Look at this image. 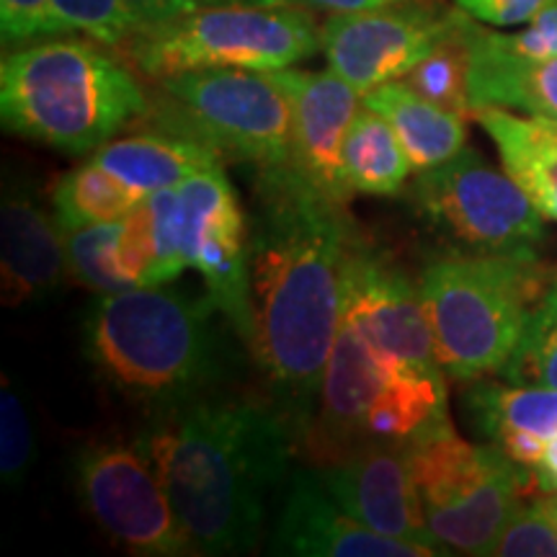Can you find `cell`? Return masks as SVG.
<instances>
[{
	"mask_svg": "<svg viewBox=\"0 0 557 557\" xmlns=\"http://www.w3.org/2000/svg\"><path fill=\"white\" fill-rule=\"evenodd\" d=\"M176 189L184 214L186 261L205 278L207 295L218 310L248 341L250 227L238 194L222 165L194 173Z\"/></svg>",
	"mask_w": 557,
	"mask_h": 557,
	"instance_id": "cell-13",
	"label": "cell"
},
{
	"mask_svg": "<svg viewBox=\"0 0 557 557\" xmlns=\"http://www.w3.org/2000/svg\"><path fill=\"white\" fill-rule=\"evenodd\" d=\"M292 5H302V9L329 11V13H357V11H372L380 5H389L395 0H287Z\"/></svg>",
	"mask_w": 557,
	"mask_h": 557,
	"instance_id": "cell-37",
	"label": "cell"
},
{
	"mask_svg": "<svg viewBox=\"0 0 557 557\" xmlns=\"http://www.w3.org/2000/svg\"><path fill=\"white\" fill-rule=\"evenodd\" d=\"M496 37L506 50L524 54V58H557V3L549 5L534 16L529 24H524V29L517 34H500L496 32Z\"/></svg>",
	"mask_w": 557,
	"mask_h": 557,
	"instance_id": "cell-35",
	"label": "cell"
},
{
	"mask_svg": "<svg viewBox=\"0 0 557 557\" xmlns=\"http://www.w3.org/2000/svg\"><path fill=\"white\" fill-rule=\"evenodd\" d=\"M549 498H553V511H555V519H557V493H549Z\"/></svg>",
	"mask_w": 557,
	"mask_h": 557,
	"instance_id": "cell-39",
	"label": "cell"
},
{
	"mask_svg": "<svg viewBox=\"0 0 557 557\" xmlns=\"http://www.w3.org/2000/svg\"><path fill=\"white\" fill-rule=\"evenodd\" d=\"M318 457L325 462L372 442L406 444L447 413L444 372L382 351L341 323L320 380Z\"/></svg>",
	"mask_w": 557,
	"mask_h": 557,
	"instance_id": "cell-6",
	"label": "cell"
},
{
	"mask_svg": "<svg viewBox=\"0 0 557 557\" xmlns=\"http://www.w3.org/2000/svg\"><path fill=\"white\" fill-rule=\"evenodd\" d=\"M34 426L26 403L16 385L3 377L0 385V472L3 483L13 487L24 485L26 472L34 462Z\"/></svg>",
	"mask_w": 557,
	"mask_h": 557,
	"instance_id": "cell-31",
	"label": "cell"
},
{
	"mask_svg": "<svg viewBox=\"0 0 557 557\" xmlns=\"http://www.w3.org/2000/svg\"><path fill=\"white\" fill-rule=\"evenodd\" d=\"M344 320L361 336L410 364L444 372L418 284L359 243L346 284Z\"/></svg>",
	"mask_w": 557,
	"mask_h": 557,
	"instance_id": "cell-16",
	"label": "cell"
},
{
	"mask_svg": "<svg viewBox=\"0 0 557 557\" xmlns=\"http://www.w3.org/2000/svg\"><path fill=\"white\" fill-rule=\"evenodd\" d=\"M122 50L156 81L209 67L284 70L320 50V29L302 5H199L135 32Z\"/></svg>",
	"mask_w": 557,
	"mask_h": 557,
	"instance_id": "cell-8",
	"label": "cell"
},
{
	"mask_svg": "<svg viewBox=\"0 0 557 557\" xmlns=\"http://www.w3.org/2000/svg\"><path fill=\"white\" fill-rule=\"evenodd\" d=\"M359 243L346 207L320 197L287 165L259 169L246 344L295 423L308 421L320 393Z\"/></svg>",
	"mask_w": 557,
	"mask_h": 557,
	"instance_id": "cell-1",
	"label": "cell"
},
{
	"mask_svg": "<svg viewBox=\"0 0 557 557\" xmlns=\"http://www.w3.org/2000/svg\"><path fill=\"white\" fill-rule=\"evenodd\" d=\"M75 487L88 517L116 547L143 557L194 555L156 462L137 436L86 444L75 457Z\"/></svg>",
	"mask_w": 557,
	"mask_h": 557,
	"instance_id": "cell-11",
	"label": "cell"
},
{
	"mask_svg": "<svg viewBox=\"0 0 557 557\" xmlns=\"http://www.w3.org/2000/svg\"><path fill=\"white\" fill-rule=\"evenodd\" d=\"M120 222H96V225L65 227L67 271L75 284L86 287L96 295H111V292L132 289L129 278L122 274L116 246H120Z\"/></svg>",
	"mask_w": 557,
	"mask_h": 557,
	"instance_id": "cell-29",
	"label": "cell"
},
{
	"mask_svg": "<svg viewBox=\"0 0 557 557\" xmlns=\"http://www.w3.org/2000/svg\"><path fill=\"white\" fill-rule=\"evenodd\" d=\"M472 120L491 135L504 171L549 222H557V120L483 107Z\"/></svg>",
	"mask_w": 557,
	"mask_h": 557,
	"instance_id": "cell-22",
	"label": "cell"
},
{
	"mask_svg": "<svg viewBox=\"0 0 557 557\" xmlns=\"http://www.w3.org/2000/svg\"><path fill=\"white\" fill-rule=\"evenodd\" d=\"M534 253L449 250L421 271L436 359L459 382L500 374L545 289Z\"/></svg>",
	"mask_w": 557,
	"mask_h": 557,
	"instance_id": "cell-5",
	"label": "cell"
},
{
	"mask_svg": "<svg viewBox=\"0 0 557 557\" xmlns=\"http://www.w3.org/2000/svg\"><path fill=\"white\" fill-rule=\"evenodd\" d=\"M271 555L295 557H436L438 547L374 532L344 511L315 470L289 478L269 542Z\"/></svg>",
	"mask_w": 557,
	"mask_h": 557,
	"instance_id": "cell-17",
	"label": "cell"
},
{
	"mask_svg": "<svg viewBox=\"0 0 557 557\" xmlns=\"http://www.w3.org/2000/svg\"><path fill=\"white\" fill-rule=\"evenodd\" d=\"M292 423L250 400L194 398L152 410L137 434L194 555H243L263 537L287 478Z\"/></svg>",
	"mask_w": 557,
	"mask_h": 557,
	"instance_id": "cell-2",
	"label": "cell"
},
{
	"mask_svg": "<svg viewBox=\"0 0 557 557\" xmlns=\"http://www.w3.org/2000/svg\"><path fill=\"white\" fill-rule=\"evenodd\" d=\"M282 3H287V0H199V5H282Z\"/></svg>",
	"mask_w": 557,
	"mask_h": 557,
	"instance_id": "cell-38",
	"label": "cell"
},
{
	"mask_svg": "<svg viewBox=\"0 0 557 557\" xmlns=\"http://www.w3.org/2000/svg\"><path fill=\"white\" fill-rule=\"evenodd\" d=\"M472 429L517 465L534 470L557 431V389L470 380L462 395Z\"/></svg>",
	"mask_w": 557,
	"mask_h": 557,
	"instance_id": "cell-19",
	"label": "cell"
},
{
	"mask_svg": "<svg viewBox=\"0 0 557 557\" xmlns=\"http://www.w3.org/2000/svg\"><path fill=\"white\" fill-rule=\"evenodd\" d=\"M344 171L351 191L367 197H395L413 173L393 127L364 101L346 135Z\"/></svg>",
	"mask_w": 557,
	"mask_h": 557,
	"instance_id": "cell-25",
	"label": "cell"
},
{
	"mask_svg": "<svg viewBox=\"0 0 557 557\" xmlns=\"http://www.w3.org/2000/svg\"><path fill=\"white\" fill-rule=\"evenodd\" d=\"M148 111L129 67L94 41H39L0 65L3 127L47 148L94 152Z\"/></svg>",
	"mask_w": 557,
	"mask_h": 557,
	"instance_id": "cell-4",
	"label": "cell"
},
{
	"mask_svg": "<svg viewBox=\"0 0 557 557\" xmlns=\"http://www.w3.org/2000/svg\"><path fill=\"white\" fill-rule=\"evenodd\" d=\"M148 194H143L127 181L103 169L94 158L73 169L60 181L52 194L54 220L58 225L81 227L96 222H116Z\"/></svg>",
	"mask_w": 557,
	"mask_h": 557,
	"instance_id": "cell-26",
	"label": "cell"
},
{
	"mask_svg": "<svg viewBox=\"0 0 557 557\" xmlns=\"http://www.w3.org/2000/svg\"><path fill=\"white\" fill-rule=\"evenodd\" d=\"M423 519L444 553L487 555L493 542L537 491L534 472L493 444H470L442 413L406 444Z\"/></svg>",
	"mask_w": 557,
	"mask_h": 557,
	"instance_id": "cell-7",
	"label": "cell"
},
{
	"mask_svg": "<svg viewBox=\"0 0 557 557\" xmlns=\"http://www.w3.org/2000/svg\"><path fill=\"white\" fill-rule=\"evenodd\" d=\"M90 158L143 194L173 189L194 173L222 165L209 145L163 127L109 139Z\"/></svg>",
	"mask_w": 557,
	"mask_h": 557,
	"instance_id": "cell-23",
	"label": "cell"
},
{
	"mask_svg": "<svg viewBox=\"0 0 557 557\" xmlns=\"http://www.w3.org/2000/svg\"><path fill=\"white\" fill-rule=\"evenodd\" d=\"M493 557H557V519L553 498H527L493 542Z\"/></svg>",
	"mask_w": 557,
	"mask_h": 557,
	"instance_id": "cell-30",
	"label": "cell"
},
{
	"mask_svg": "<svg viewBox=\"0 0 557 557\" xmlns=\"http://www.w3.org/2000/svg\"><path fill=\"white\" fill-rule=\"evenodd\" d=\"M465 11L438 0H395L372 11L331 13L320 26L329 67L361 96L400 81L459 24Z\"/></svg>",
	"mask_w": 557,
	"mask_h": 557,
	"instance_id": "cell-12",
	"label": "cell"
},
{
	"mask_svg": "<svg viewBox=\"0 0 557 557\" xmlns=\"http://www.w3.org/2000/svg\"><path fill=\"white\" fill-rule=\"evenodd\" d=\"M555 3L557 0H455L457 9L475 18L478 24L498 26V29L524 26Z\"/></svg>",
	"mask_w": 557,
	"mask_h": 557,
	"instance_id": "cell-34",
	"label": "cell"
},
{
	"mask_svg": "<svg viewBox=\"0 0 557 557\" xmlns=\"http://www.w3.org/2000/svg\"><path fill=\"white\" fill-rule=\"evenodd\" d=\"M0 32L5 45L65 34L54 13V0H0Z\"/></svg>",
	"mask_w": 557,
	"mask_h": 557,
	"instance_id": "cell-33",
	"label": "cell"
},
{
	"mask_svg": "<svg viewBox=\"0 0 557 557\" xmlns=\"http://www.w3.org/2000/svg\"><path fill=\"white\" fill-rule=\"evenodd\" d=\"M369 109L387 120L410 160L413 173L436 169L465 150L468 124L465 116L436 107L403 81H389L361 96Z\"/></svg>",
	"mask_w": 557,
	"mask_h": 557,
	"instance_id": "cell-24",
	"label": "cell"
},
{
	"mask_svg": "<svg viewBox=\"0 0 557 557\" xmlns=\"http://www.w3.org/2000/svg\"><path fill=\"white\" fill-rule=\"evenodd\" d=\"M62 32H81L107 47H122L137 32L124 0H54Z\"/></svg>",
	"mask_w": 557,
	"mask_h": 557,
	"instance_id": "cell-32",
	"label": "cell"
},
{
	"mask_svg": "<svg viewBox=\"0 0 557 557\" xmlns=\"http://www.w3.org/2000/svg\"><path fill=\"white\" fill-rule=\"evenodd\" d=\"M470 26L472 18L465 13L455 29L400 78L418 96L457 116H472Z\"/></svg>",
	"mask_w": 557,
	"mask_h": 557,
	"instance_id": "cell-27",
	"label": "cell"
},
{
	"mask_svg": "<svg viewBox=\"0 0 557 557\" xmlns=\"http://www.w3.org/2000/svg\"><path fill=\"white\" fill-rule=\"evenodd\" d=\"M292 99V156L287 169L333 205L348 207L351 186L344 145L361 109V94L333 70H276Z\"/></svg>",
	"mask_w": 557,
	"mask_h": 557,
	"instance_id": "cell-14",
	"label": "cell"
},
{
	"mask_svg": "<svg viewBox=\"0 0 557 557\" xmlns=\"http://www.w3.org/2000/svg\"><path fill=\"white\" fill-rule=\"evenodd\" d=\"M500 377L517 385L557 389V276L534 299L517 351Z\"/></svg>",
	"mask_w": 557,
	"mask_h": 557,
	"instance_id": "cell-28",
	"label": "cell"
},
{
	"mask_svg": "<svg viewBox=\"0 0 557 557\" xmlns=\"http://www.w3.org/2000/svg\"><path fill=\"white\" fill-rule=\"evenodd\" d=\"M212 297L160 287L101 295L83 318V351L101 382L150 410L201 398L222 374Z\"/></svg>",
	"mask_w": 557,
	"mask_h": 557,
	"instance_id": "cell-3",
	"label": "cell"
},
{
	"mask_svg": "<svg viewBox=\"0 0 557 557\" xmlns=\"http://www.w3.org/2000/svg\"><path fill=\"white\" fill-rule=\"evenodd\" d=\"M70 276L62 227L32 191L5 189L0 205V278L11 308L50 299Z\"/></svg>",
	"mask_w": 557,
	"mask_h": 557,
	"instance_id": "cell-18",
	"label": "cell"
},
{
	"mask_svg": "<svg viewBox=\"0 0 557 557\" xmlns=\"http://www.w3.org/2000/svg\"><path fill=\"white\" fill-rule=\"evenodd\" d=\"M472 111L498 107L557 120V58H524L506 50L496 32L472 18L470 26Z\"/></svg>",
	"mask_w": 557,
	"mask_h": 557,
	"instance_id": "cell-20",
	"label": "cell"
},
{
	"mask_svg": "<svg viewBox=\"0 0 557 557\" xmlns=\"http://www.w3.org/2000/svg\"><path fill=\"white\" fill-rule=\"evenodd\" d=\"M132 21L139 29H152V26L169 24V21L184 16L199 9V0H124Z\"/></svg>",
	"mask_w": 557,
	"mask_h": 557,
	"instance_id": "cell-36",
	"label": "cell"
},
{
	"mask_svg": "<svg viewBox=\"0 0 557 557\" xmlns=\"http://www.w3.org/2000/svg\"><path fill=\"white\" fill-rule=\"evenodd\" d=\"M406 444H364L333 462H325L315 472L333 500L364 527L387 537L436 547L410 475Z\"/></svg>",
	"mask_w": 557,
	"mask_h": 557,
	"instance_id": "cell-15",
	"label": "cell"
},
{
	"mask_svg": "<svg viewBox=\"0 0 557 557\" xmlns=\"http://www.w3.org/2000/svg\"><path fill=\"white\" fill-rule=\"evenodd\" d=\"M122 274L132 287L171 284L189 269L184 250V214L178 189H160L143 197L120 222L116 246Z\"/></svg>",
	"mask_w": 557,
	"mask_h": 557,
	"instance_id": "cell-21",
	"label": "cell"
},
{
	"mask_svg": "<svg viewBox=\"0 0 557 557\" xmlns=\"http://www.w3.org/2000/svg\"><path fill=\"white\" fill-rule=\"evenodd\" d=\"M408 199L421 220L462 250L534 253L545 238V218L537 207L517 181L485 163L478 150H462L418 173Z\"/></svg>",
	"mask_w": 557,
	"mask_h": 557,
	"instance_id": "cell-10",
	"label": "cell"
},
{
	"mask_svg": "<svg viewBox=\"0 0 557 557\" xmlns=\"http://www.w3.org/2000/svg\"><path fill=\"white\" fill-rule=\"evenodd\" d=\"M152 120L256 169H278L292 156V99L276 70L209 67L160 78Z\"/></svg>",
	"mask_w": 557,
	"mask_h": 557,
	"instance_id": "cell-9",
	"label": "cell"
}]
</instances>
